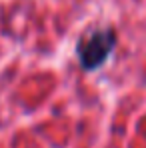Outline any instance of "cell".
Returning a JSON list of instances; mask_svg holds the SVG:
<instances>
[{
    "label": "cell",
    "mask_w": 146,
    "mask_h": 148,
    "mask_svg": "<svg viewBox=\"0 0 146 148\" xmlns=\"http://www.w3.org/2000/svg\"><path fill=\"white\" fill-rule=\"evenodd\" d=\"M114 42H116V36H114L112 30H96L90 36L82 38L78 42V58H80V64L84 68H88V70L100 66L108 58Z\"/></svg>",
    "instance_id": "obj_1"
}]
</instances>
